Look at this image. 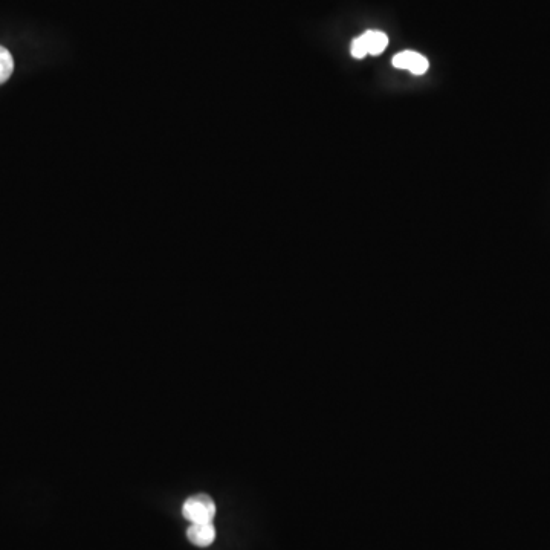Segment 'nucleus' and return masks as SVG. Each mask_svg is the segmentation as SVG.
<instances>
[{"label":"nucleus","mask_w":550,"mask_h":550,"mask_svg":"<svg viewBox=\"0 0 550 550\" xmlns=\"http://www.w3.org/2000/svg\"><path fill=\"white\" fill-rule=\"evenodd\" d=\"M182 515L190 523H208V521L214 520L216 505L210 495H193L190 499L185 500L184 506H182Z\"/></svg>","instance_id":"obj_1"},{"label":"nucleus","mask_w":550,"mask_h":550,"mask_svg":"<svg viewBox=\"0 0 550 550\" xmlns=\"http://www.w3.org/2000/svg\"><path fill=\"white\" fill-rule=\"evenodd\" d=\"M393 66L398 69H407L411 74L422 75L430 68V63L424 55L419 52L404 51L399 52L393 59Z\"/></svg>","instance_id":"obj_2"},{"label":"nucleus","mask_w":550,"mask_h":550,"mask_svg":"<svg viewBox=\"0 0 550 550\" xmlns=\"http://www.w3.org/2000/svg\"><path fill=\"white\" fill-rule=\"evenodd\" d=\"M188 540L191 544L198 547H208L216 540V528L213 521L208 523H191L187 531Z\"/></svg>","instance_id":"obj_3"},{"label":"nucleus","mask_w":550,"mask_h":550,"mask_svg":"<svg viewBox=\"0 0 550 550\" xmlns=\"http://www.w3.org/2000/svg\"><path fill=\"white\" fill-rule=\"evenodd\" d=\"M367 54L378 55L382 54L389 45V37L385 36L381 31H367L363 36H360Z\"/></svg>","instance_id":"obj_4"},{"label":"nucleus","mask_w":550,"mask_h":550,"mask_svg":"<svg viewBox=\"0 0 550 550\" xmlns=\"http://www.w3.org/2000/svg\"><path fill=\"white\" fill-rule=\"evenodd\" d=\"M14 71V60L11 52L4 46H0V85L11 77Z\"/></svg>","instance_id":"obj_5"},{"label":"nucleus","mask_w":550,"mask_h":550,"mask_svg":"<svg viewBox=\"0 0 550 550\" xmlns=\"http://www.w3.org/2000/svg\"><path fill=\"white\" fill-rule=\"evenodd\" d=\"M350 52H352L355 59H364L367 55L366 48H364L363 42H361L360 37L353 40L352 46H350Z\"/></svg>","instance_id":"obj_6"}]
</instances>
